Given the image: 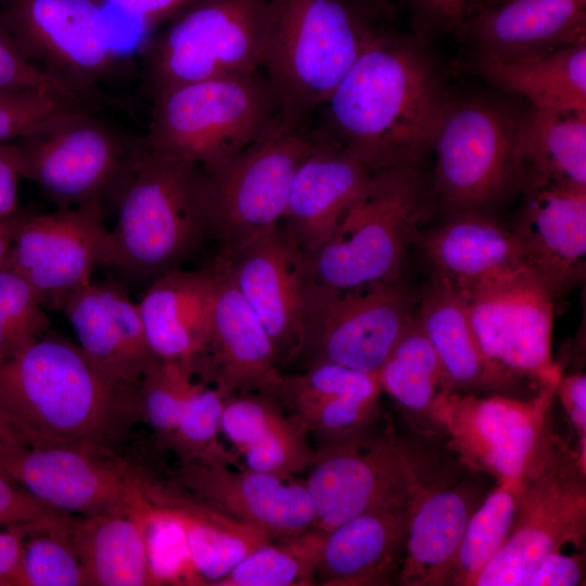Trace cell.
<instances>
[{"label": "cell", "mask_w": 586, "mask_h": 586, "mask_svg": "<svg viewBox=\"0 0 586 586\" xmlns=\"http://www.w3.org/2000/svg\"><path fill=\"white\" fill-rule=\"evenodd\" d=\"M585 468L551 429L517 486L510 534L473 586H526L549 553L565 544L582 549L586 534Z\"/></svg>", "instance_id": "9c48e42d"}, {"label": "cell", "mask_w": 586, "mask_h": 586, "mask_svg": "<svg viewBox=\"0 0 586 586\" xmlns=\"http://www.w3.org/2000/svg\"><path fill=\"white\" fill-rule=\"evenodd\" d=\"M113 104L61 89L0 91V143L15 141L61 114Z\"/></svg>", "instance_id": "7bdbcfd3"}, {"label": "cell", "mask_w": 586, "mask_h": 586, "mask_svg": "<svg viewBox=\"0 0 586 586\" xmlns=\"http://www.w3.org/2000/svg\"><path fill=\"white\" fill-rule=\"evenodd\" d=\"M456 288L484 355L507 380L558 382L561 372L550 352L553 298L532 272Z\"/></svg>", "instance_id": "2e32d148"}, {"label": "cell", "mask_w": 586, "mask_h": 586, "mask_svg": "<svg viewBox=\"0 0 586 586\" xmlns=\"http://www.w3.org/2000/svg\"><path fill=\"white\" fill-rule=\"evenodd\" d=\"M417 315L451 391L479 393L512 386L484 355L455 285L433 275L421 294Z\"/></svg>", "instance_id": "d6a6232c"}, {"label": "cell", "mask_w": 586, "mask_h": 586, "mask_svg": "<svg viewBox=\"0 0 586 586\" xmlns=\"http://www.w3.org/2000/svg\"><path fill=\"white\" fill-rule=\"evenodd\" d=\"M145 498L180 524L194 573L202 585H216L242 559L273 540L259 527L241 522L191 495L170 479L142 475Z\"/></svg>", "instance_id": "83f0119b"}, {"label": "cell", "mask_w": 586, "mask_h": 586, "mask_svg": "<svg viewBox=\"0 0 586 586\" xmlns=\"http://www.w3.org/2000/svg\"><path fill=\"white\" fill-rule=\"evenodd\" d=\"M398 281L339 290L317 281L294 360L378 373L416 314ZM293 360V361H294Z\"/></svg>", "instance_id": "9a60e30c"}, {"label": "cell", "mask_w": 586, "mask_h": 586, "mask_svg": "<svg viewBox=\"0 0 586 586\" xmlns=\"http://www.w3.org/2000/svg\"><path fill=\"white\" fill-rule=\"evenodd\" d=\"M264 66L279 116L308 125L379 33L349 0H270Z\"/></svg>", "instance_id": "277c9868"}, {"label": "cell", "mask_w": 586, "mask_h": 586, "mask_svg": "<svg viewBox=\"0 0 586 586\" xmlns=\"http://www.w3.org/2000/svg\"><path fill=\"white\" fill-rule=\"evenodd\" d=\"M114 4L126 13L139 16L146 27L168 20L175 13L196 0H102Z\"/></svg>", "instance_id": "f5cc1de1"}, {"label": "cell", "mask_w": 586, "mask_h": 586, "mask_svg": "<svg viewBox=\"0 0 586 586\" xmlns=\"http://www.w3.org/2000/svg\"><path fill=\"white\" fill-rule=\"evenodd\" d=\"M371 174L358 160L323 138L303 160L293 177L281 221L303 251L314 254L330 240Z\"/></svg>", "instance_id": "4316f807"}, {"label": "cell", "mask_w": 586, "mask_h": 586, "mask_svg": "<svg viewBox=\"0 0 586 586\" xmlns=\"http://www.w3.org/2000/svg\"><path fill=\"white\" fill-rule=\"evenodd\" d=\"M217 288L214 264L178 268L148 285L137 303L148 343L162 361H186L196 369L209 346Z\"/></svg>", "instance_id": "484cf974"}, {"label": "cell", "mask_w": 586, "mask_h": 586, "mask_svg": "<svg viewBox=\"0 0 586 586\" xmlns=\"http://www.w3.org/2000/svg\"><path fill=\"white\" fill-rule=\"evenodd\" d=\"M522 178L537 176L586 186V110L531 105L522 113Z\"/></svg>", "instance_id": "8d00e7d4"}, {"label": "cell", "mask_w": 586, "mask_h": 586, "mask_svg": "<svg viewBox=\"0 0 586 586\" xmlns=\"http://www.w3.org/2000/svg\"><path fill=\"white\" fill-rule=\"evenodd\" d=\"M196 368L186 361H158L137 390L139 418L151 429L157 447L169 449L179 415L193 390Z\"/></svg>", "instance_id": "60d3db41"}, {"label": "cell", "mask_w": 586, "mask_h": 586, "mask_svg": "<svg viewBox=\"0 0 586 586\" xmlns=\"http://www.w3.org/2000/svg\"><path fill=\"white\" fill-rule=\"evenodd\" d=\"M225 397L203 382L195 383L179 415L169 449L180 462L195 458H213L242 466L234 453L219 441Z\"/></svg>", "instance_id": "b9f144b4"}, {"label": "cell", "mask_w": 586, "mask_h": 586, "mask_svg": "<svg viewBox=\"0 0 586 586\" xmlns=\"http://www.w3.org/2000/svg\"><path fill=\"white\" fill-rule=\"evenodd\" d=\"M218 255L263 323L279 369L293 361L317 285L310 254L279 224L235 251Z\"/></svg>", "instance_id": "d6986e66"}, {"label": "cell", "mask_w": 586, "mask_h": 586, "mask_svg": "<svg viewBox=\"0 0 586 586\" xmlns=\"http://www.w3.org/2000/svg\"><path fill=\"white\" fill-rule=\"evenodd\" d=\"M87 107L55 116L13 141L22 178L36 183L56 208L114 196L143 145L137 137Z\"/></svg>", "instance_id": "30bf717a"}, {"label": "cell", "mask_w": 586, "mask_h": 586, "mask_svg": "<svg viewBox=\"0 0 586 586\" xmlns=\"http://www.w3.org/2000/svg\"><path fill=\"white\" fill-rule=\"evenodd\" d=\"M43 88L66 90L22 55L0 17V91Z\"/></svg>", "instance_id": "bcb514c9"}, {"label": "cell", "mask_w": 586, "mask_h": 586, "mask_svg": "<svg viewBox=\"0 0 586 586\" xmlns=\"http://www.w3.org/2000/svg\"><path fill=\"white\" fill-rule=\"evenodd\" d=\"M418 31L461 30L467 0H407Z\"/></svg>", "instance_id": "681fc988"}, {"label": "cell", "mask_w": 586, "mask_h": 586, "mask_svg": "<svg viewBox=\"0 0 586 586\" xmlns=\"http://www.w3.org/2000/svg\"><path fill=\"white\" fill-rule=\"evenodd\" d=\"M378 373L382 390L411 424L433 433V406L443 393L451 390L417 311Z\"/></svg>", "instance_id": "d590c367"}, {"label": "cell", "mask_w": 586, "mask_h": 586, "mask_svg": "<svg viewBox=\"0 0 586 586\" xmlns=\"http://www.w3.org/2000/svg\"><path fill=\"white\" fill-rule=\"evenodd\" d=\"M368 14H381L386 8V0H356Z\"/></svg>", "instance_id": "680465c9"}, {"label": "cell", "mask_w": 586, "mask_h": 586, "mask_svg": "<svg viewBox=\"0 0 586 586\" xmlns=\"http://www.w3.org/2000/svg\"><path fill=\"white\" fill-rule=\"evenodd\" d=\"M0 446H30L21 429L0 410Z\"/></svg>", "instance_id": "9f6ffc18"}, {"label": "cell", "mask_w": 586, "mask_h": 586, "mask_svg": "<svg viewBox=\"0 0 586 586\" xmlns=\"http://www.w3.org/2000/svg\"><path fill=\"white\" fill-rule=\"evenodd\" d=\"M67 513L16 527L24 535L18 586H87L71 540Z\"/></svg>", "instance_id": "ab89813d"}, {"label": "cell", "mask_w": 586, "mask_h": 586, "mask_svg": "<svg viewBox=\"0 0 586 586\" xmlns=\"http://www.w3.org/2000/svg\"><path fill=\"white\" fill-rule=\"evenodd\" d=\"M419 484L326 533L316 585H388L404 560L408 521Z\"/></svg>", "instance_id": "cb8c5ba5"}, {"label": "cell", "mask_w": 586, "mask_h": 586, "mask_svg": "<svg viewBox=\"0 0 586 586\" xmlns=\"http://www.w3.org/2000/svg\"><path fill=\"white\" fill-rule=\"evenodd\" d=\"M455 215L423 241L435 276L455 286H464L528 270L522 246L511 230L502 228L481 211Z\"/></svg>", "instance_id": "1f68e13d"}, {"label": "cell", "mask_w": 586, "mask_h": 586, "mask_svg": "<svg viewBox=\"0 0 586 586\" xmlns=\"http://www.w3.org/2000/svg\"><path fill=\"white\" fill-rule=\"evenodd\" d=\"M521 183L523 202L511 231L527 269L555 298L585 275L586 186L537 176Z\"/></svg>", "instance_id": "ffe728a7"}, {"label": "cell", "mask_w": 586, "mask_h": 586, "mask_svg": "<svg viewBox=\"0 0 586 586\" xmlns=\"http://www.w3.org/2000/svg\"><path fill=\"white\" fill-rule=\"evenodd\" d=\"M137 390L46 332L0 364V410L30 446L87 445L116 453L140 420Z\"/></svg>", "instance_id": "7a4b0ae2"}, {"label": "cell", "mask_w": 586, "mask_h": 586, "mask_svg": "<svg viewBox=\"0 0 586 586\" xmlns=\"http://www.w3.org/2000/svg\"><path fill=\"white\" fill-rule=\"evenodd\" d=\"M379 373L319 364L284 374L269 393L317 442L364 430L381 416Z\"/></svg>", "instance_id": "d4e9b609"}, {"label": "cell", "mask_w": 586, "mask_h": 586, "mask_svg": "<svg viewBox=\"0 0 586 586\" xmlns=\"http://www.w3.org/2000/svg\"><path fill=\"white\" fill-rule=\"evenodd\" d=\"M23 543L17 528L0 531V586H18Z\"/></svg>", "instance_id": "db71d44e"}, {"label": "cell", "mask_w": 586, "mask_h": 586, "mask_svg": "<svg viewBox=\"0 0 586 586\" xmlns=\"http://www.w3.org/2000/svg\"><path fill=\"white\" fill-rule=\"evenodd\" d=\"M0 472L46 506L73 515L126 513L144 497L142 474L117 453L95 446H0Z\"/></svg>", "instance_id": "e0dca14e"}, {"label": "cell", "mask_w": 586, "mask_h": 586, "mask_svg": "<svg viewBox=\"0 0 586 586\" xmlns=\"http://www.w3.org/2000/svg\"><path fill=\"white\" fill-rule=\"evenodd\" d=\"M502 1L505 0H467L464 18L473 13H476L485 8L498 4Z\"/></svg>", "instance_id": "6f0895ef"}, {"label": "cell", "mask_w": 586, "mask_h": 586, "mask_svg": "<svg viewBox=\"0 0 586 586\" xmlns=\"http://www.w3.org/2000/svg\"><path fill=\"white\" fill-rule=\"evenodd\" d=\"M305 471L314 527L324 533L411 492L421 479L383 415L354 434L317 442Z\"/></svg>", "instance_id": "5bb4252c"}, {"label": "cell", "mask_w": 586, "mask_h": 586, "mask_svg": "<svg viewBox=\"0 0 586 586\" xmlns=\"http://www.w3.org/2000/svg\"><path fill=\"white\" fill-rule=\"evenodd\" d=\"M29 213L21 208L14 214L0 217V269L4 266L15 235Z\"/></svg>", "instance_id": "11a10c76"}, {"label": "cell", "mask_w": 586, "mask_h": 586, "mask_svg": "<svg viewBox=\"0 0 586 586\" xmlns=\"http://www.w3.org/2000/svg\"><path fill=\"white\" fill-rule=\"evenodd\" d=\"M584 582V556H566L558 550L539 562L526 586H577Z\"/></svg>", "instance_id": "f907efd6"}, {"label": "cell", "mask_w": 586, "mask_h": 586, "mask_svg": "<svg viewBox=\"0 0 586 586\" xmlns=\"http://www.w3.org/2000/svg\"><path fill=\"white\" fill-rule=\"evenodd\" d=\"M521 120L493 101L449 100L432 144V198L455 214L481 211L521 183Z\"/></svg>", "instance_id": "7c38bea8"}, {"label": "cell", "mask_w": 586, "mask_h": 586, "mask_svg": "<svg viewBox=\"0 0 586 586\" xmlns=\"http://www.w3.org/2000/svg\"><path fill=\"white\" fill-rule=\"evenodd\" d=\"M213 264L217 288L209 346L200 374L213 381L225 398L250 392L269 394L281 377L271 341L225 259L217 254Z\"/></svg>", "instance_id": "7402d4cb"}, {"label": "cell", "mask_w": 586, "mask_h": 586, "mask_svg": "<svg viewBox=\"0 0 586 586\" xmlns=\"http://www.w3.org/2000/svg\"><path fill=\"white\" fill-rule=\"evenodd\" d=\"M150 102L145 146L200 165L241 151L279 117L268 79L256 73L182 85Z\"/></svg>", "instance_id": "52a82bcc"}, {"label": "cell", "mask_w": 586, "mask_h": 586, "mask_svg": "<svg viewBox=\"0 0 586 586\" xmlns=\"http://www.w3.org/2000/svg\"><path fill=\"white\" fill-rule=\"evenodd\" d=\"M62 310L78 346L112 379L138 387L161 361L148 343L138 304L117 282L91 280L68 296Z\"/></svg>", "instance_id": "603a6c76"}, {"label": "cell", "mask_w": 586, "mask_h": 586, "mask_svg": "<svg viewBox=\"0 0 586 586\" xmlns=\"http://www.w3.org/2000/svg\"><path fill=\"white\" fill-rule=\"evenodd\" d=\"M475 66L488 81L524 95L531 105L586 110V42L522 54L477 51Z\"/></svg>", "instance_id": "836d02e7"}, {"label": "cell", "mask_w": 586, "mask_h": 586, "mask_svg": "<svg viewBox=\"0 0 586 586\" xmlns=\"http://www.w3.org/2000/svg\"><path fill=\"white\" fill-rule=\"evenodd\" d=\"M479 497L470 482L426 488L420 480L408 521L399 585L441 586Z\"/></svg>", "instance_id": "4dcf8cb0"}, {"label": "cell", "mask_w": 586, "mask_h": 586, "mask_svg": "<svg viewBox=\"0 0 586 586\" xmlns=\"http://www.w3.org/2000/svg\"><path fill=\"white\" fill-rule=\"evenodd\" d=\"M558 395L576 432L578 462L586 469V377L584 372L560 374L556 386Z\"/></svg>", "instance_id": "c3c4849f"}, {"label": "cell", "mask_w": 586, "mask_h": 586, "mask_svg": "<svg viewBox=\"0 0 586 586\" xmlns=\"http://www.w3.org/2000/svg\"><path fill=\"white\" fill-rule=\"evenodd\" d=\"M322 138L280 116L241 151L200 165L213 240L231 253L281 224L293 177Z\"/></svg>", "instance_id": "ba28073f"}, {"label": "cell", "mask_w": 586, "mask_h": 586, "mask_svg": "<svg viewBox=\"0 0 586 586\" xmlns=\"http://www.w3.org/2000/svg\"><path fill=\"white\" fill-rule=\"evenodd\" d=\"M20 178L21 164L15 143H0V217L21 209L17 194Z\"/></svg>", "instance_id": "816d5d0a"}, {"label": "cell", "mask_w": 586, "mask_h": 586, "mask_svg": "<svg viewBox=\"0 0 586 586\" xmlns=\"http://www.w3.org/2000/svg\"><path fill=\"white\" fill-rule=\"evenodd\" d=\"M517 485L500 483L475 508L461 535L442 585L473 586L507 540L515 514Z\"/></svg>", "instance_id": "f35d334b"}, {"label": "cell", "mask_w": 586, "mask_h": 586, "mask_svg": "<svg viewBox=\"0 0 586 586\" xmlns=\"http://www.w3.org/2000/svg\"><path fill=\"white\" fill-rule=\"evenodd\" d=\"M431 195L418 166L373 171L330 240L310 254L316 280L339 290L398 281Z\"/></svg>", "instance_id": "5b68a950"}, {"label": "cell", "mask_w": 586, "mask_h": 586, "mask_svg": "<svg viewBox=\"0 0 586 586\" xmlns=\"http://www.w3.org/2000/svg\"><path fill=\"white\" fill-rule=\"evenodd\" d=\"M477 51L522 54L586 42V0H505L467 16Z\"/></svg>", "instance_id": "f1b7e54d"}, {"label": "cell", "mask_w": 586, "mask_h": 586, "mask_svg": "<svg viewBox=\"0 0 586 586\" xmlns=\"http://www.w3.org/2000/svg\"><path fill=\"white\" fill-rule=\"evenodd\" d=\"M170 480L196 498L254 525L273 539L314 527L315 510L303 481L213 458L180 462Z\"/></svg>", "instance_id": "44dd1931"}, {"label": "cell", "mask_w": 586, "mask_h": 586, "mask_svg": "<svg viewBox=\"0 0 586 586\" xmlns=\"http://www.w3.org/2000/svg\"><path fill=\"white\" fill-rule=\"evenodd\" d=\"M112 201L105 266L151 284L182 268L213 239L203 171L198 163L142 148Z\"/></svg>", "instance_id": "3957f363"}, {"label": "cell", "mask_w": 586, "mask_h": 586, "mask_svg": "<svg viewBox=\"0 0 586 586\" xmlns=\"http://www.w3.org/2000/svg\"><path fill=\"white\" fill-rule=\"evenodd\" d=\"M220 433L244 467L281 477L304 472L313 457L306 428L266 393L226 397Z\"/></svg>", "instance_id": "f546056e"}, {"label": "cell", "mask_w": 586, "mask_h": 586, "mask_svg": "<svg viewBox=\"0 0 586 586\" xmlns=\"http://www.w3.org/2000/svg\"><path fill=\"white\" fill-rule=\"evenodd\" d=\"M148 500L126 513L68 514L66 525L87 586L150 585L145 543Z\"/></svg>", "instance_id": "e575fe53"}, {"label": "cell", "mask_w": 586, "mask_h": 586, "mask_svg": "<svg viewBox=\"0 0 586 586\" xmlns=\"http://www.w3.org/2000/svg\"><path fill=\"white\" fill-rule=\"evenodd\" d=\"M418 37L379 31L335 88L316 132L369 170L418 166L449 99Z\"/></svg>", "instance_id": "6da1fadb"}, {"label": "cell", "mask_w": 586, "mask_h": 586, "mask_svg": "<svg viewBox=\"0 0 586 586\" xmlns=\"http://www.w3.org/2000/svg\"><path fill=\"white\" fill-rule=\"evenodd\" d=\"M145 543L150 585H202L191 565L180 524L149 500Z\"/></svg>", "instance_id": "f6af8a7d"}, {"label": "cell", "mask_w": 586, "mask_h": 586, "mask_svg": "<svg viewBox=\"0 0 586 586\" xmlns=\"http://www.w3.org/2000/svg\"><path fill=\"white\" fill-rule=\"evenodd\" d=\"M557 383L538 386L528 398L447 391L433 406V433L444 434L467 467L518 486L552 429Z\"/></svg>", "instance_id": "4fadbf2b"}, {"label": "cell", "mask_w": 586, "mask_h": 586, "mask_svg": "<svg viewBox=\"0 0 586 586\" xmlns=\"http://www.w3.org/2000/svg\"><path fill=\"white\" fill-rule=\"evenodd\" d=\"M270 0H196L171 17L142 53L141 93L153 98L182 85L251 75L265 63Z\"/></svg>", "instance_id": "8992f818"}, {"label": "cell", "mask_w": 586, "mask_h": 586, "mask_svg": "<svg viewBox=\"0 0 586 586\" xmlns=\"http://www.w3.org/2000/svg\"><path fill=\"white\" fill-rule=\"evenodd\" d=\"M58 512L0 472V526L24 527Z\"/></svg>", "instance_id": "7dc6e473"}, {"label": "cell", "mask_w": 586, "mask_h": 586, "mask_svg": "<svg viewBox=\"0 0 586 586\" xmlns=\"http://www.w3.org/2000/svg\"><path fill=\"white\" fill-rule=\"evenodd\" d=\"M102 0H0V17L22 55L64 89L116 102L104 87L130 75L114 49Z\"/></svg>", "instance_id": "8fae6325"}, {"label": "cell", "mask_w": 586, "mask_h": 586, "mask_svg": "<svg viewBox=\"0 0 586 586\" xmlns=\"http://www.w3.org/2000/svg\"><path fill=\"white\" fill-rule=\"evenodd\" d=\"M109 230L102 202L29 213L18 229L4 266L17 272L47 309H59L68 296L105 265Z\"/></svg>", "instance_id": "ac0fdd59"}, {"label": "cell", "mask_w": 586, "mask_h": 586, "mask_svg": "<svg viewBox=\"0 0 586 586\" xmlns=\"http://www.w3.org/2000/svg\"><path fill=\"white\" fill-rule=\"evenodd\" d=\"M326 533L311 527L273 539L242 559L215 586H313Z\"/></svg>", "instance_id": "74e56055"}, {"label": "cell", "mask_w": 586, "mask_h": 586, "mask_svg": "<svg viewBox=\"0 0 586 586\" xmlns=\"http://www.w3.org/2000/svg\"><path fill=\"white\" fill-rule=\"evenodd\" d=\"M51 324L30 285L13 269H0V364L33 344Z\"/></svg>", "instance_id": "ee69618b"}]
</instances>
